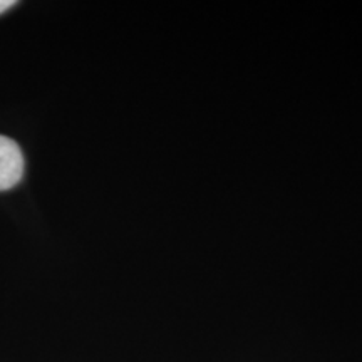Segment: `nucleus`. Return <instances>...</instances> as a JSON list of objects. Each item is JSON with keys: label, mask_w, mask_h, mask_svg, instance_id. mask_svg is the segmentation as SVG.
Segmentation results:
<instances>
[{"label": "nucleus", "mask_w": 362, "mask_h": 362, "mask_svg": "<svg viewBox=\"0 0 362 362\" xmlns=\"http://www.w3.org/2000/svg\"><path fill=\"white\" fill-rule=\"evenodd\" d=\"M25 161L19 144L13 139L0 136V192H7L21 183Z\"/></svg>", "instance_id": "1"}, {"label": "nucleus", "mask_w": 362, "mask_h": 362, "mask_svg": "<svg viewBox=\"0 0 362 362\" xmlns=\"http://www.w3.org/2000/svg\"><path fill=\"white\" fill-rule=\"evenodd\" d=\"M12 6H16V2H12V0H0V13L6 12Z\"/></svg>", "instance_id": "2"}]
</instances>
